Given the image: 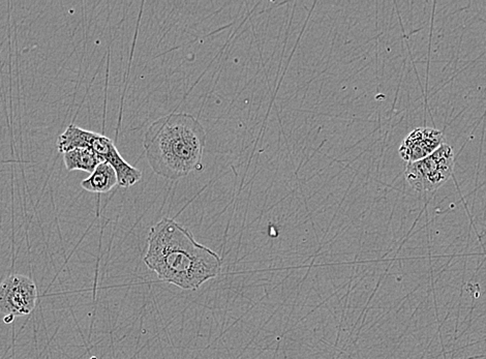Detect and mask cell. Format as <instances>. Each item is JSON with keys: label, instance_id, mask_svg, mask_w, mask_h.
I'll return each mask as SVG.
<instances>
[{"label": "cell", "instance_id": "52a82bcc", "mask_svg": "<svg viewBox=\"0 0 486 359\" xmlns=\"http://www.w3.org/2000/svg\"><path fill=\"white\" fill-rule=\"evenodd\" d=\"M116 185H118L117 175L114 168L107 161L100 164L91 176L81 183L85 190L96 194L108 193Z\"/></svg>", "mask_w": 486, "mask_h": 359}, {"label": "cell", "instance_id": "7a4b0ae2", "mask_svg": "<svg viewBox=\"0 0 486 359\" xmlns=\"http://www.w3.org/2000/svg\"><path fill=\"white\" fill-rule=\"evenodd\" d=\"M205 129L187 113H171L154 121L144 137L147 160L154 173L176 181L200 169Z\"/></svg>", "mask_w": 486, "mask_h": 359}, {"label": "cell", "instance_id": "5b68a950", "mask_svg": "<svg viewBox=\"0 0 486 359\" xmlns=\"http://www.w3.org/2000/svg\"><path fill=\"white\" fill-rule=\"evenodd\" d=\"M37 302V289L30 278L11 275L0 284V313L4 322L12 323L15 317L29 315Z\"/></svg>", "mask_w": 486, "mask_h": 359}, {"label": "cell", "instance_id": "277c9868", "mask_svg": "<svg viewBox=\"0 0 486 359\" xmlns=\"http://www.w3.org/2000/svg\"><path fill=\"white\" fill-rule=\"evenodd\" d=\"M453 171V148L445 143L427 158L407 163L405 176L416 192L432 193L444 186Z\"/></svg>", "mask_w": 486, "mask_h": 359}, {"label": "cell", "instance_id": "3957f363", "mask_svg": "<svg viewBox=\"0 0 486 359\" xmlns=\"http://www.w3.org/2000/svg\"><path fill=\"white\" fill-rule=\"evenodd\" d=\"M57 147L62 154L76 148H91L114 168L117 175L118 185L122 188H131L142 178V172L129 165L122 158L113 141L105 135L69 125L64 133L58 137Z\"/></svg>", "mask_w": 486, "mask_h": 359}, {"label": "cell", "instance_id": "ba28073f", "mask_svg": "<svg viewBox=\"0 0 486 359\" xmlns=\"http://www.w3.org/2000/svg\"><path fill=\"white\" fill-rule=\"evenodd\" d=\"M64 161L68 171L80 170L91 174L105 161L91 148H76L64 154Z\"/></svg>", "mask_w": 486, "mask_h": 359}, {"label": "cell", "instance_id": "6da1fadb", "mask_svg": "<svg viewBox=\"0 0 486 359\" xmlns=\"http://www.w3.org/2000/svg\"><path fill=\"white\" fill-rule=\"evenodd\" d=\"M144 262L163 282L194 291L219 277L223 266L219 253L199 244L189 229L170 217L150 228Z\"/></svg>", "mask_w": 486, "mask_h": 359}, {"label": "cell", "instance_id": "8992f818", "mask_svg": "<svg viewBox=\"0 0 486 359\" xmlns=\"http://www.w3.org/2000/svg\"><path fill=\"white\" fill-rule=\"evenodd\" d=\"M446 143L444 133L434 127H417L400 144V158L407 163L423 160Z\"/></svg>", "mask_w": 486, "mask_h": 359}]
</instances>
